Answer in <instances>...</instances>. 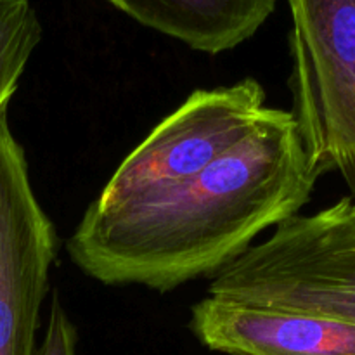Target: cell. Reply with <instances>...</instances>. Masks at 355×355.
<instances>
[{
  "instance_id": "6da1fadb",
  "label": "cell",
  "mask_w": 355,
  "mask_h": 355,
  "mask_svg": "<svg viewBox=\"0 0 355 355\" xmlns=\"http://www.w3.org/2000/svg\"><path fill=\"white\" fill-rule=\"evenodd\" d=\"M318 180L291 111L267 107L198 175L118 207L90 203L66 250L97 283L168 293L217 276L263 231L298 215Z\"/></svg>"
},
{
  "instance_id": "7a4b0ae2",
  "label": "cell",
  "mask_w": 355,
  "mask_h": 355,
  "mask_svg": "<svg viewBox=\"0 0 355 355\" xmlns=\"http://www.w3.org/2000/svg\"><path fill=\"white\" fill-rule=\"evenodd\" d=\"M208 290L218 300L355 324V198L281 222Z\"/></svg>"
},
{
  "instance_id": "3957f363",
  "label": "cell",
  "mask_w": 355,
  "mask_h": 355,
  "mask_svg": "<svg viewBox=\"0 0 355 355\" xmlns=\"http://www.w3.org/2000/svg\"><path fill=\"white\" fill-rule=\"evenodd\" d=\"M293 114L318 179L340 173L355 198V0H288Z\"/></svg>"
},
{
  "instance_id": "277c9868",
  "label": "cell",
  "mask_w": 355,
  "mask_h": 355,
  "mask_svg": "<svg viewBox=\"0 0 355 355\" xmlns=\"http://www.w3.org/2000/svg\"><path fill=\"white\" fill-rule=\"evenodd\" d=\"M266 99L255 78L194 90L121 159L92 205L118 207L201 173L257 127Z\"/></svg>"
},
{
  "instance_id": "5b68a950",
  "label": "cell",
  "mask_w": 355,
  "mask_h": 355,
  "mask_svg": "<svg viewBox=\"0 0 355 355\" xmlns=\"http://www.w3.org/2000/svg\"><path fill=\"white\" fill-rule=\"evenodd\" d=\"M58 234L31 186L9 106L0 110V355H35Z\"/></svg>"
},
{
  "instance_id": "8992f818",
  "label": "cell",
  "mask_w": 355,
  "mask_h": 355,
  "mask_svg": "<svg viewBox=\"0 0 355 355\" xmlns=\"http://www.w3.org/2000/svg\"><path fill=\"white\" fill-rule=\"evenodd\" d=\"M189 329L224 355H355V324L205 297L191 307Z\"/></svg>"
},
{
  "instance_id": "52a82bcc",
  "label": "cell",
  "mask_w": 355,
  "mask_h": 355,
  "mask_svg": "<svg viewBox=\"0 0 355 355\" xmlns=\"http://www.w3.org/2000/svg\"><path fill=\"white\" fill-rule=\"evenodd\" d=\"M142 26L205 54H222L250 40L277 0H107Z\"/></svg>"
},
{
  "instance_id": "ba28073f",
  "label": "cell",
  "mask_w": 355,
  "mask_h": 355,
  "mask_svg": "<svg viewBox=\"0 0 355 355\" xmlns=\"http://www.w3.org/2000/svg\"><path fill=\"white\" fill-rule=\"evenodd\" d=\"M42 40V24L28 0H0V110L9 106Z\"/></svg>"
},
{
  "instance_id": "9c48e42d",
  "label": "cell",
  "mask_w": 355,
  "mask_h": 355,
  "mask_svg": "<svg viewBox=\"0 0 355 355\" xmlns=\"http://www.w3.org/2000/svg\"><path fill=\"white\" fill-rule=\"evenodd\" d=\"M76 343H78L76 326L62 307L59 297H54L44 340L35 350V355H76Z\"/></svg>"
}]
</instances>
